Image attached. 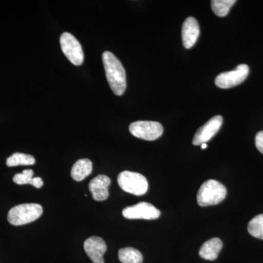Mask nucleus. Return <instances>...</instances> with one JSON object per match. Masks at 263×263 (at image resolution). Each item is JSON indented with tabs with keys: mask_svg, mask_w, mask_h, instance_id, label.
<instances>
[{
	"mask_svg": "<svg viewBox=\"0 0 263 263\" xmlns=\"http://www.w3.org/2000/svg\"><path fill=\"white\" fill-rule=\"evenodd\" d=\"M129 129L133 136L146 141L158 139L163 133L162 124L152 121H138L132 123Z\"/></svg>",
	"mask_w": 263,
	"mask_h": 263,
	"instance_id": "obj_5",
	"label": "nucleus"
},
{
	"mask_svg": "<svg viewBox=\"0 0 263 263\" xmlns=\"http://www.w3.org/2000/svg\"><path fill=\"white\" fill-rule=\"evenodd\" d=\"M222 123L223 118L221 116H216L212 118L195 133L193 138V144L195 146H199L210 141L219 130Z\"/></svg>",
	"mask_w": 263,
	"mask_h": 263,
	"instance_id": "obj_9",
	"label": "nucleus"
},
{
	"mask_svg": "<svg viewBox=\"0 0 263 263\" xmlns=\"http://www.w3.org/2000/svg\"><path fill=\"white\" fill-rule=\"evenodd\" d=\"M119 186L126 193L141 196L147 193L148 183L144 176L138 173L123 171L118 176Z\"/></svg>",
	"mask_w": 263,
	"mask_h": 263,
	"instance_id": "obj_4",
	"label": "nucleus"
},
{
	"mask_svg": "<svg viewBox=\"0 0 263 263\" xmlns=\"http://www.w3.org/2000/svg\"><path fill=\"white\" fill-rule=\"evenodd\" d=\"M248 231L254 238L263 240V214L256 216L249 221Z\"/></svg>",
	"mask_w": 263,
	"mask_h": 263,
	"instance_id": "obj_19",
	"label": "nucleus"
},
{
	"mask_svg": "<svg viewBox=\"0 0 263 263\" xmlns=\"http://www.w3.org/2000/svg\"><path fill=\"white\" fill-rule=\"evenodd\" d=\"M62 51L69 61L74 65L80 66L84 62V52L79 41L72 34L64 32L60 37Z\"/></svg>",
	"mask_w": 263,
	"mask_h": 263,
	"instance_id": "obj_6",
	"label": "nucleus"
},
{
	"mask_svg": "<svg viewBox=\"0 0 263 263\" xmlns=\"http://www.w3.org/2000/svg\"><path fill=\"white\" fill-rule=\"evenodd\" d=\"M227 195V189L216 180H208L202 183L197 193V203L202 207L220 203Z\"/></svg>",
	"mask_w": 263,
	"mask_h": 263,
	"instance_id": "obj_2",
	"label": "nucleus"
},
{
	"mask_svg": "<svg viewBox=\"0 0 263 263\" xmlns=\"http://www.w3.org/2000/svg\"><path fill=\"white\" fill-rule=\"evenodd\" d=\"M103 62L105 75L110 89L114 94L121 96L124 94L127 88L126 72L122 64L110 51L103 53Z\"/></svg>",
	"mask_w": 263,
	"mask_h": 263,
	"instance_id": "obj_1",
	"label": "nucleus"
},
{
	"mask_svg": "<svg viewBox=\"0 0 263 263\" xmlns=\"http://www.w3.org/2000/svg\"><path fill=\"white\" fill-rule=\"evenodd\" d=\"M110 183V178L105 175H99L90 181L89 191L96 201H104L108 199Z\"/></svg>",
	"mask_w": 263,
	"mask_h": 263,
	"instance_id": "obj_11",
	"label": "nucleus"
},
{
	"mask_svg": "<svg viewBox=\"0 0 263 263\" xmlns=\"http://www.w3.org/2000/svg\"><path fill=\"white\" fill-rule=\"evenodd\" d=\"M42 214L43 208L40 204H21L10 209L8 220L13 226H24L37 220Z\"/></svg>",
	"mask_w": 263,
	"mask_h": 263,
	"instance_id": "obj_3",
	"label": "nucleus"
},
{
	"mask_svg": "<svg viewBox=\"0 0 263 263\" xmlns=\"http://www.w3.org/2000/svg\"><path fill=\"white\" fill-rule=\"evenodd\" d=\"M181 35L183 46L186 49H190L195 46L200 35V27L196 19L193 17H189L184 21Z\"/></svg>",
	"mask_w": 263,
	"mask_h": 263,
	"instance_id": "obj_12",
	"label": "nucleus"
},
{
	"mask_svg": "<svg viewBox=\"0 0 263 263\" xmlns=\"http://www.w3.org/2000/svg\"><path fill=\"white\" fill-rule=\"evenodd\" d=\"M92 162L88 159L78 160L71 170V176L76 181H83L92 172Z\"/></svg>",
	"mask_w": 263,
	"mask_h": 263,
	"instance_id": "obj_14",
	"label": "nucleus"
},
{
	"mask_svg": "<svg viewBox=\"0 0 263 263\" xmlns=\"http://www.w3.org/2000/svg\"><path fill=\"white\" fill-rule=\"evenodd\" d=\"M235 3H236L235 0H213L212 1L213 12L217 16H226L229 13L230 8Z\"/></svg>",
	"mask_w": 263,
	"mask_h": 263,
	"instance_id": "obj_18",
	"label": "nucleus"
},
{
	"mask_svg": "<svg viewBox=\"0 0 263 263\" xmlns=\"http://www.w3.org/2000/svg\"><path fill=\"white\" fill-rule=\"evenodd\" d=\"M84 250L93 263H105L103 255L107 250V246L100 237H90L85 240Z\"/></svg>",
	"mask_w": 263,
	"mask_h": 263,
	"instance_id": "obj_10",
	"label": "nucleus"
},
{
	"mask_svg": "<svg viewBox=\"0 0 263 263\" xmlns=\"http://www.w3.org/2000/svg\"><path fill=\"white\" fill-rule=\"evenodd\" d=\"M207 146H208L206 143H203V144L201 145V148H202V149H204V148H206Z\"/></svg>",
	"mask_w": 263,
	"mask_h": 263,
	"instance_id": "obj_21",
	"label": "nucleus"
},
{
	"mask_svg": "<svg viewBox=\"0 0 263 263\" xmlns=\"http://www.w3.org/2000/svg\"><path fill=\"white\" fill-rule=\"evenodd\" d=\"M123 216L128 219H158L160 216V211L152 204L146 202H138L136 205L128 206L123 210Z\"/></svg>",
	"mask_w": 263,
	"mask_h": 263,
	"instance_id": "obj_8",
	"label": "nucleus"
},
{
	"mask_svg": "<svg viewBox=\"0 0 263 263\" xmlns=\"http://www.w3.org/2000/svg\"><path fill=\"white\" fill-rule=\"evenodd\" d=\"M222 247V241L219 238H212L203 243L199 251V254L202 259L210 261L215 260Z\"/></svg>",
	"mask_w": 263,
	"mask_h": 263,
	"instance_id": "obj_13",
	"label": "nucleus"
},
{
	"mask_svg": "<svg viewBox=\"0 0 263 263\" xmlns=\"http://www.w3.org/2000/svg\"><path fill=\"white\" fill-rule=\"evenodd\" d=\"M35 164V159L33 156L22 153H15L7 159L6 164L8 167L18 165H32Z\"/></svg>",
	"mask_w": 263,
	"mask_h": 263,
	"instance_id": "obj_17",
	"label": "nucleus"
},
{
	"mask_svg": "<svg viewBox=\"0 0 263 263\" xmlns=\"http://www.w3.org/2000/svg\"><path fill=\"white\" fill-rule=\"evenodd\" d=\"M119 259L122 263H143V255L138 249L126 247L119 251Z\"/></svg>",
	"mask_w": 263,
	"mask_h": 263,
	"instance_id": "obj_16",
	"label": "nucleus"
},
{
	"mask_svg": "<svg viewBox=\"0 0 263 263\" xmlns=\"http://www.w3.org/2000/svg\"><path fill=\"white\" fill-rule=\"evenodd\" d=\"M249 68L247 65L237 66L235 70L221 72L216 76L215 84L221 89H230L243 83L249 75Z\"/></svg>",
	"mask_w": 263,
	"mask_h": 263,
	"instance_id": "obj_7",
	"label": "nucleus"
},
{
	"mask_svg": "<svg viewBox=\"0 0 263 263\" xmlns=\"http://www.w3.org/2000/svg\"><path fill=\"white\" fill-rule=\"evenodd\" d=\"M33 176H34V171L32 170H24L22 174H15L13 180L16 184H31L37 189L42 187L43 185L42 179L40 177L33 178Z\"/></svg>",
	"mask_w": 263,
	"mask_h": 263,
	"instance_id": "obj_15",
	"label": "nucleus"
},
{
	"mask_svg": "<svg viewBox=\"0 0 263 263\" xmlns=\"http://www.w3.org/2000/svg\"><path fill=\"white\" fill-rule=\"evenodd\" d=\"M255 145L259 152L263 155V131L259 132L256 135Z\"/></svg>",
	"mask_w": 263,
	"mask_h": 263,
	"instance_id": "obj_20",
	"label": "nucleus"
}]
</instances>
